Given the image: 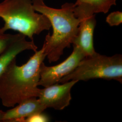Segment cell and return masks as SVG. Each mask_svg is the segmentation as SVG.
I'll return each mask as SVG.
<instances>
[{"instance_id": "obj_8", "label": "cell", "mask_w": 122, "mask_h": 122, "mask_svg": "<svg viewBox=\"0 0 122 122\" xmlns=\"http://www.w3.org/2000/svg\"><path fill=\"white\" fill-rule=\"evenodd\" d=\"M26 37L20 33L17 34L13 41L0 54V75L19 53L25 50L35 52L37 50L38 47L34 40L28 41Z\"/></svg>"}, {"instance_id": "obj_5", "label": "cell", "mask_w": 122, "mask_h": 122, "mask_svg": "<svg viewBox=\"0 0 122 122\" xmlns=\"http://www.w3.org/2000/svg\"><path fill=\"white\" fill-rule=\"evenodd\" d=\"M85 57L78 48L73 47V51L70 56L57 65L48 66L44 62H42L40 66L38 86L46 87L59 83L63 77L74 71Z\"/></svg>"}, {"instance_id": "obj_9", "label": "cell", "mask_w": 122, "mask_h": 122, "mask_svg": "<svg viewBox=\"0 0 122 122\" xmlns=\"http://www.w3.org/2000/svg\"><path fill=\"white\" fill-rule=\"evenodd\" d=\"M45 109L38 98H31L4 112L1 121L24 122L25 118L32 114L43 112Z\"/></svg>"}, {"instance_id": "obj_1", "label": "cell", "mask_w": 122, "mask_h": 122, "mask_svg": "<svg viewBox=\"0 0 122 122\" xmlns=\"http://www.w3.org/2000/svg\"><path fill=\"white\" fill-rule=\"evenodd\" d=\"M46 57L44 47L19 66L15 59L0 75V99L6 107H13L28 99L39 96L40 66Z\"/></svg>"}, {"instance_id": "obj_6", "label": "cell", "mask_w": 122, "mask_h": 122, "mask_svg": "<svg viewBox=\"0 0 122 122\" xmlns=\"http://www.w3.org/2000/svg\"><path fill=\"white\" fill-rule=\"evenodd\" d=\"M77 82L72 80L40 89L38 98L45 109L50 108L62 110L70 105L71 100V89Z\"/></svg>"}, {"instance_id": "obj_13", "label": "cell", "mask_w": 122, "mask_h": 122, "mask_svg": "<svg viewBox=\"0 0 122 122\" xmlns=\"http://www.w3.org/2000/svg\"><path fill=\"white\" fill-rule=\"evenodd\" d=\"M42 112L33 113L25 118L24 122H48L49 121L48 116Z\"/></svg>"}, {"instance_id": "obj_7", "label": "cell", "mask_w": 122, "mask_h": 122, "mask_svg": "<svg viewBox=\"0 0 122 122\" xmlns=\"http://www.w3.org/2000/svg\"><path fill=\"white\" fill-rule=\"evenodd\" d=\"M96 24L95 15L81 19L78 32L72 42L73 46L78 48L85 57L96 52L93 44V34Z\"/></svg>"}, {"instance_id": "obj_3", "label": "cell", "mask_w": 122, "mask_h": 122, "mask_svg": "<svg viewBox=\"0 0 122 122\" xmlns=\"http://www.w3.org/2000/svg\"><path fill=\"white\" fill-rule=\"evenodd\" d=\"M0 18L4 22L3 31H17L31 40L51 27L48 18L35 10L32 0H3L0 2Z\"/></svg>"}, {"instance_id": "obj_14", "label": "cell", "mask_w": 122, "mask_h": 122, "mask_svg": "<svg viewBox=\"0 0 122 122\" xmlns=\"http://www.w3.org/2000/svg\"><path fill=\"white\" fill-rule=\"evenodd\" d=\"M4 113V112H3L2 110H0V122L2 120V118L3 116Z\"/></svg>"}, {"instance_id": "obj_12", "label": "cell", "mask_w": 122, "mask_h": 122, "mask_svg": "<svg viewBox=\"0 0 122 122\" xmlns=\"http://www.w3.org/2000/svg\"><path fill=\"white\" fill-rule=\"evenodd\" d=\"M106 21L110 26H118L122 22V12L119 11L110 13L106 18Z\"/></svg>"}, {"instance_id": "obj_2", "label": "cell", "mask_w": 122, "mask_h": 122, "mask_svg": "<svg viewBox=\"0 0 122 122\" xmlns=\"http://www.w3.org/2000/svg\"><path fill=\"white\" fill-rule=\"evenodd\" d=\"M35 10L48 18L52 34L46 36L43 47L49 63L58 61L66 48H69L78 30L80 19L74 12V4L66 3L60 9L47 6L44 0H32Z\"/></svg>"}, {"instance_id": "obj_4", "label": "cell", "mask_w": 122, "mask_h": 122, "mask_svg": "<svg viewBox=\"0 0 122 122\" xmlns=\"http://www.w3.org/2000/svg\"><path fill=\"white\" fill-rule=\"evenodd\" d=\"M93 79L114 80L122 83V55L108 57L96 52L85 57L74 71L63 77L59 83L72 80L86 81Z\"/></svg>"}, {"instance_id": "obj_11", "label": "cell", "mask_w": 122, "mask_h": 122, "mask_svg": "<svg viewBox=\"0 0 122 122\" xmlns=\"http://www.w3.org/2000/svg\"><path fill=\"white\" fill-rule=\"evenodd\" d=\"M16 35L6 34L0 28V54L2 52L16 36Z\"/></svg>"}, {"instance_id": "obj_10", "label": "cell", "mask_w": 122, "mask_h": 122, "mask_svg": "<svg viewBox=\"0 0 122 122\" xmlns=\"http://www.w3.org/2000/svg\"><path fill=\"white\" fill-rule=\"evenodd\" d=\"M117 0H76L74 12L80 19L99 13H107L111 6L116 5Z\"/></svg>"}]
</instances>
